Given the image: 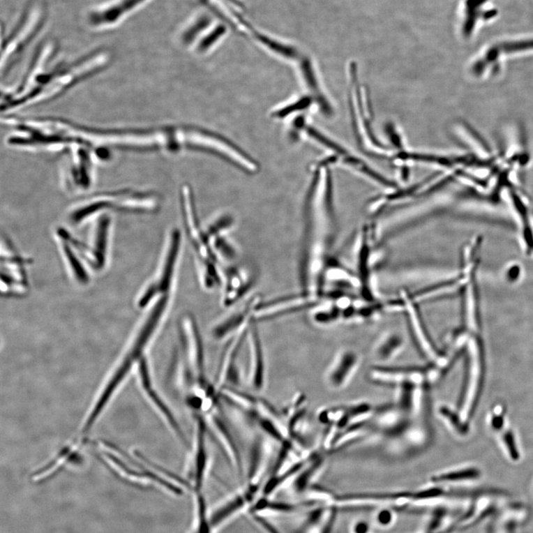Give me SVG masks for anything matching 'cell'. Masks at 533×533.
Wrapping results in <instances>:
<instances>
[{"mask_svg": "<svg viewBox=\"0 0 533 533\" xmlns=\"http://www.w3.org/2000/svg\"><path fill=\"white\" fill-rule=\"evenodd\" d=\"M147 0H117L113 3L91 12L89 22L96 28L110 27L132 13Z\"/></svg>", "mask_w": 533, "mask_h": 533, "instance_id": "cell-8", "label": "cell"}, {"mask_svg": "<svg viewBox=\"0 0 533 533\" xmlns=\"http://www.w3.org/2000/svg\"><path fill=\"white\" fill-rule=\"evenodd\" d=\"M197 444L195 448V476L197 480V488L201 489L203 476L207 464V451L205 446V423L201 418H197Z\"/></svg>", "mask_w": 533, "mask_h": 533, "instance_id": "cell-12", "label": "cell"}, {"mask_svg": "<svg viewBox=\"0 0 533 533\" xmlns=\"http://www.w3.org/2000/svg\"><path fill=\"white\" fill-rule=\"evenodd\" d=\"M262 301V296L260 295L251 296L244 302V304H242L230 316L214 326L212 331L213 336L218 340H222L227 336H234L241 329L248 326L254 322V311Z\"/></svg>", "mask_w": 533, "mask_h": 533, "instance_id": "cell-6", "label": "cell"}, {"mask_svg": "<svg viewBox=\"0 0 533 533\" xmlns=\"http://www.w3.org/2000/svg\"><path fill=\"white\" fill-rule=\"evenodd\" d=\"M404 343L401 337L396 334L387 335L375 346L374 356L381 362L389 361L401 352Z\"/></svg>", "mask_w": 533, "mask_h": 533, "instance_id": "cell-13", "label": "cell"}, {"mask_svg": "<svg viewBox=\"0 0 533 533\" xmlns=\"http://www.w3.org/2000/svg\"><path fill=\"white\" fill-rule=\"evenodd\" d=\"M179 333L190 372L204 389L205 375L202 339L198 324L191 314L185 313L180 319Z\"/></svg>", "mask_w": 533, "mask_h": 533, "instance_id": "cell-4", "label": "cell"}, {"mask_svg": "<svg viewBox=\"0 0 533 533\" xmlns=\"http://www.w3.org/2000/svg\"><path fill=\"white\" fill-rule=\"evenodd\" d=\"M396 515L392 507L382 506L374 516L375 525L380 528L391 527L396 523Z\"/></svg>", "mask_w": 533, "mask_h": 533, "instance_id": "cell-15", "label": "cell"}, {"mask_svg": "<svg viewBox=\"0 0 533 533\" xmlns=\"http://www.w3.org/2000/svg\"><path fill=\"white\" fill-rule=\"evenodd\" d=\"M224 278L223 303L225 306L229 307L248 293L253 280L248 271L242 268L230 269L224 274Z\"/></svg>", "mask_w": 533, "mask_h": 533, "instance_id": "cell-9", "label": "cell"}, {"mask_svg": "<svg viewBox=\"0 0 533 533\" xmlns=\"http://www.w3.org/2000/svg\"><path fill=\"white\" fill-rule=\"evenodd\" d=\"M140 369L144 389L145 391H147L151 403L155 405L156 409L160 411L163 418L166 420L167 425L174 430V433L178 436L179 440L183 442L185 445L188 446V440L186 437V435L183 431L181 430L177 419L172 413V411L169 410L160 396L157 394L156 391L153 389L150 379V375L149 373V368L147 364V361H145L144 359L141 361Z\"/></svg>", "mask_w": 533, "mask_h": 533, "instance_id": "cell-10", "label": "cell"}, {"mask_svg": "<svg viewBox=\"0 0 533 533\" xmlns=\"http://www.w3.org/2000/svg\"><path fill=\"white\" fill-rule=\"evenodd\" d=\"M360 358L354 350L339 352L325 374L326 385L333 391H341L354 378L360 366Z\"/></svg>", "mask_w": 533, "mask_h": 533, "instance_id": "cell-5", "label": "cell"}, {"mask_svg": "<svg viewBox=\"0 0 533 533\" xmlns=\"http://www.w3.org/2000/svg\"><path fill=\"white\" fill-rule=\"evenodd\" d=\"M211 421L217 437L219 438V440H220L222 444L227 451V455L231 458L232 461L241 470L240 455L231 433H229L223 421L216 416L211 417Z\"/></svg>", "mask_w": 533, "mask_h": 533, "instance_id": "cell-14", "label": "cell"}, {"mask_svg": "<svg viewBox=\"0 0 533 533\" xmlns=\"http://www.w3.org/2000/svg\"><path fill=\"white\" fill-rule=\"evenodd\" d=\"M255 322H252L249 328L250 343L252 354L253 384L257 390L262 389L264 381V364L263 351L260 335Z\"/></svg>", "mask_w": 533, "mask_h": 533, "instance_id": "cell-11", "label": "cell"}, {"mask_svg": "<svg viewBox=\"0 0 533 533\" xmlns=\"http://www.w3.org/2000/svg\"><path fill=\"white\" fill-rule=\"evenodd\" d=\"M190 190H183V215L186 234L197 262V271L202 286L211 290L222 285L224 273L221 262L218 259L204 229L200 225Z\"/></svg>", "mask_w": 533, "mask_h": 533, "instance_id": "cell-2", "label": "cell"}, {"mask_svg": "<svg viewBox=\"0 0 533 533\" xmlns=\"http://www.w3.org/2000/svg\"><path fill=\"white\" fill-rule=\"evenodd\" d=\"M258 38L265 45L269 46L271 50L281 55L292 58L295 57L296 54L293 48L287 47L280 43H277L273 40L266 38V36L259 35Z\"/></svg>", "mask_w": 533, "mask_h": 533, "instance_id": "cell-16", "label": "cell"}, {"mask_svg": "<svg viewBox=\"0 0 533 533\" xmlns=\"http://www.w3.org/2000/svg\"><path fill=\"white\" fill-rule=\"evenodd\" d=\"M226 29L224 27H218L214 31L209 33L208 36L201 42L199 48L200 51H205L213 45L221 36L225 33Z\"/></svg>", "mask_w": 533, "mask_h": 533, "instance_id": "cell-18", "label": "cell"}, {"mask_svg": "<svg viewBox=\"0 0 533 533\" xmlns=\"http://www.w3.org/2000/svg\"><path fill=\"white\" fill-rule=\"evenodd\" d=\"M372 526L368 520H359L350 528V533H371Z\"/></svg>", "mask_w": 533, "mask_h": 533, "instance_id": "cell-19", "label": "cell"}, {"mask_svg": "<svg viewBox=\"0 0 533 533\" xmlns=\"http://www.w3.org/2000/svg\"><path fill=\"white\" fill-rule=\"evenodd\" d=\"M427 370L421 367L377 366L370 373V379L383 385L398 386L410 382L420 385L425 381Z\"/></svg>", "mask_w": 533, "mask_h": 533, "instance_id": "cell-7", "label": "cell"}, {"mask_svg": "<svg viewBox=\"0 0 533 533\" xmlns=\"http://www.w3.org/2000/svg\"><path fill=\"white\" fill-rule=\"evenodd\" d=\"M211 22L208 17L200 18L188 31L185 33L183 39L186 43H190L195 39L197 34L209 26Z\"/></svg>", "mask_w": 533, "mask_h": 533, "instance_id": "cell-17", "label": "cell"}, {"mask_svg": "<svg viewBox=\"0 0 533 533\" xmlns=\"http://www.w3.org/2000/svg\"><path fill=\"white\" fill-rule=\"evenodd\" d=\"M60 169V177L70 190H84L91 188L95 180L96 165L102 163L96 153L82 148L72 149Z\"/></svg>", "mask_w": 533, "mask_h": 533, "instance_id": "cell-3", "label": "cell"}, {"mask_svg": "<svg viewBox=\"0 0 533 533\" xmlns=\"http://www.w3.org/2000/svg\"><path fill=\"white\" fill-rule=\"evenodd\" d=\"M55 53L54 45L40 47L22 79L15 86L2 90L3 114H14L22 109L55 100L99 74L111 63L110 54L106 50H98L52 66Z\"/></svg>", "mask_w": 533, "mask_h": 533, "instance_id": "cell-1", "label": "cell"}]
</instances>
